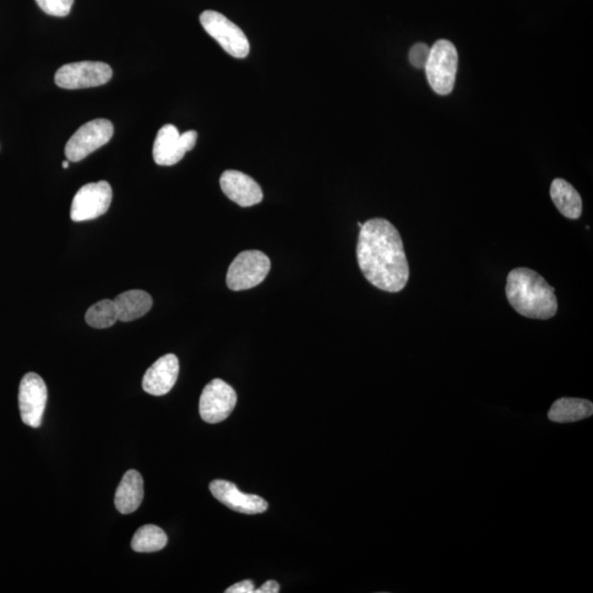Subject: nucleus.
<instances>
[{
  "label": "nucleus",
  "mask_w": 593,
  "mask_h": 593,
  "mask_svg": "<svg viewBox=\"0 0 593 593\" xmlns=\"http://www.w3.org/2000/svg\"><path fill=\"white\" fill-rule=\"evenodd\" d=\"M365 279L380 291L399 292L410 277L404 242L393 223L375 217L363 223L356 249Z\"/></svg>",
  "instance_id": "nucleus-1"
},
{
  "label": "nucleus",
  "mask_w": 593,
  "mask_h": 593,
  "mask_svg": "<svg viewBox=\"0 0 593 593\" xmlns=\"http://www.w3.org/2000/svg\"><path fill=\"white\" fill-rule=\"evenodd\" d=\"M505 293L511 306L524 317L548 320L557 313L554 288L535 270L524 268L511 270Z\"/></svg>",
  "instance_id": "nucleus-2"
},
{
  "label": "nucleus",
  "mask_w": 593,
  "mask_h": 593,
  "mask_svg": "<svg viewBox=\"0 0 593 593\" xmlns=\"http://www.w3.org/2000/svg\"><path fill=\"white\" fill-rule=\"evenodd\" d=\"M424 69L434 92L440 96L450 95L459 69V53L453 43L443 39L435 42Z\"/></svg>",
  "instance_id": "nucleus-3"
},
{
  "label": "nucleus",
  "mask_w": 593,
  "mask_h": 593,
  "mask_svg": "<svg viewBox=\"0 0 593 593\" xmlns=\"http://www.w3.org/2000/svg\"><path fill=\"white\" fill-rule=\"evenodd\" d=\"M270 270V259L259 251H244L234 259L227 274V285L233 291L251 290L262 284Z\"/></svg>",
  "instance_id": "nucleus-4"
},
{
  "label": "nucleus",
  "mask_w": 593,
  "mask_h": 593,
  "mask_svg": "<svg viewBox=\"0 0 593 593\" xmlns=\"http://www.w3.org/2000/svg\"><path fill=\"white\" fill-rule=\"evenodd\" d=\"M200 23L206 34L214 37L231 57L244 58L249 56V42L247 36L226 16L214 10H206L200 16Z\"/></svg>",
  "instance_id": "nucleus-5"
},
{
  "label": "nucleus",
  "mask_w": 593,
  "mask_h": 593,
  "mask_svg": "<svg viewBox=\"0 0 593 593\" xmlns=\"http://www.w3.org/2000/svg\"><path fill=\"white\" fill-rule=\"evenodd\" d=\"M112 78V69L102 62H76L63 65L56 74V84L64 90L90 89L105 85Z\"/></svg>",
  "instance_id": "nucleus-6"
},
{
  "label": "nucleus",
  "mask_w": 593,
  "mask_h": 593,
  "mask_svg": "<svg viewBox=\"0 0 593 593\" xmlns=\"http://www.w3.org/2000/svg\"><path fill=\"white\" fill-rule=\"evenodd\" d=\"M113 135V124L107 119H96L81 126L65 146L69 162H79L107 144Z\"/></svg>",
  "instance_id": "nucleus-7"
},
{
  "label": "nucleus",
  "mask_w": 593,
  "mask_h": 593,
  "mask_svg": "<svg viewBox=\"0 0 593 593\" xmlns=\"http://www.w3.org/2000/svg\"><path fill=\"white\" fill-rule=\"evenodd\" d=\"M198 133L190 130L183 134L173 124H166L157 132L154 145V159L157 165L172 166L184 159L195 148Z\"/></svg>",
  "instance_id": "nucleus-8"
},
{
  "label": "nucleus",
  "mask_w": 593,
  "mask_h": 593,
  "mask_svg": "<svg viewBox=\"0 0 593 593\" xmlns=\"http://www.w3.org/2000/svg\"><path fill=\"white\" fill-rule=\"evenodd\" d=\"M112 189L105 181L90 183L74 196L70 206V219L83 222L97 219L105 215L111 205Z\"/></svg>",
  "instance_id": "nucleus-9"
},
{
  "label": "nucleus",
  "mask_w": 593,
  "mask_h": 593,
  "mask_svg": "<svg viewBox=\"0 0 593 593\" xmlns=\"http://www.w3.org/2000/svg\"><path fill=\"white\" fill-rule=\"evenodd\" d=\"M237 402L236 390L223 380L216 378L206 386L200 396V416L206 423H220L230 417Z\"/></svg>",
  "instance_id": "nucleus-10"
},
{
  "label": "nucleus",
  "mask_w": 593,
  "mask_h": 593,
  "mask_svg": "<svg viewBox=\"0 0 593 593\" xmlns=\"http://www.w3.org/2000/svg\"><path fill=\"white\" fill-rule=\"evenodd\" d=\"M47 401L48 389L45 380L36 373L25 375L19 387L21 420L31 428H40Z\"/></svg>",
  "instance_id": "nucleus-11"
},
{
  "label": "nucleus",
  "mask_w": 593,
  "mask_h": 593,
  "mask_svg": "<svg viewBox=\"0 0 593 593\" xmlns=\"http://www.w3.org/2000/svg\"><path fill=\"white\" fill-rule=\"evenodd\" d=\"M212 496L237 513L244 514H264L269 503L263 498L238 491L234 483L227 481H214L209 486Z\"/></svg>",
  "instance_id": "nucleus-12"
},
{
  "label": "nucleus",
  "mask_w": 593,
  "mask_h": 593,
  "mask_svg": "<svg viewBox=\"0 0 593 593\" xmlns=\"http://www.w3.org/2000/svg\"><path fill=\"white\" fill-rule=\"evenodd\" d=\"M222 192L241 206H252L263 200V190L252 177L238 171H226L220 178Z\"/></svg>",
  "instance_id": "nucleus-13"
},
{
  "label": "nucleus",
  "mask_w": 593,
  "mask_h": 593,
  "mask_svg": "<svg viewBox=\"0 0 593 593\" xmlns=\"http://www.w3.org/2000/svg\"><path fill=\"white\" fill-rule=\"evenodd\" d=\"M179 374L176 355L167 354L157 360L145 373L143 387L152 396H164L175 386Z\"/></svg>",
  "instance_id": "nucleus-14"
},
{
  "label": "nucleus",
  "mask_w": 593,
  "mask_h": 593,
  "mask_svg": "<svg viewBox=\"0 0 593 593\" xmlns=\"http://www.w3.org/2000/svg\"><path fill=\"white\" fill-rule=\"evenodd\" d=\"M144 482L140 472L134 470L124 473L122 481L119 483L114 497V504L119 513L122 514H133L143 502Z\"/></svg>",
  "instance_id": "nucleus-15"
},
{
  "label": "nucleus",
  "mask_w": 593,
  "mask_h": 593,
  "mask_svg": "<svg viewBox=\"0 0 593 593\" xmlns=\"http://www.w3.org/2000/svg\"><path fill=\"white\" fill-rule=\"evenodd\" d=\"M118 312V319L122 323L143 318L154 306V299L144 291H128L113 299Z\"/></svg>",
  "instance_id": "nucleus-16"
},
{
  "label": "nucleus",
  "mask_w": 593,
  "mask_h": 593,
  "mask_svg": "<svg viewBox=\"0 0 593 593\" xmlns=\"http://www.w3.org/2000/svg\"><path fill=\"white\" fill-rule=\"evenodd\" d=\"M551 198L565 217L577 220L582 215V199L573 185L563 178L554 179L551 185Z\"/></svg>",
  "instance_id": "nucleus-17"
},
{
  "label": "nucleus",
  "mask_w": 593,
  "mask_h": 593,
  "mask_svg": "<svg viewBox=\"0 0 593 593\" xmlns=\"http://www.w3.org/2000/svg\"><path fill=\"white\" fill-rule=\"evenodd\" d=\"M593 415L592 402L580 398H560L554 402L548 412V418L556 423H571Z\"/></svg>",
  "instance_id": "nucleus-18"
},
{
  "label": "nucleus",
  "mask_w": 593,
  "mask_h": 593,
  "mask_svg": "<svg viewBox=\"0 0 593 593\" xmlns=\"http://www.w3.org/2000/svg\"><path fill=\"white\" fill-rule=\"evenodd\" d=\"M167 535L161 527L156 525H144L135 532L132 541V547L137 553H154L162 551L166 546Z\"/></svg>",
  "instance_id": "nucleus-19"
},
{
  "label": "nucleus",
  "mask_w": 593,
  "mask_h": 593,
  "mask_svg": "<svg viewBox=\"0 0 593 593\" xmlns=\"http://www.w3.org/2000/svg\"><path fill=\"white\" fill-rule=\"evenodd\" d=\"M87 324L95 329L111 328L119 321L116 304L111 299L98 302L87 310L85 314Z\"/></svg>",
  "instance_id": "nucleus-20"
},
{
  "label": "nucleus",
  "mask_w": 593,
  "mask_h": 593,
  "mask_svg": "<svg viewBox=\"0 0 593 593\" xmlns=\"http://www.w3.org/2000/svg\"><path fill=\"white\" fill-rule=\"evenodd\" d=\"M37 6L48 15L65 17L72 9L74 0H36Z\"/></svg>",
  "instance_id": "nucleus-21"
},
{
  "label": "nucleus",
  "mask_w": 593,
  "mask_h": 593,
  "mask_svg": "<svg viewBox=\"0 0 593 593\" xmlns=\"http://www.w3.org/2000/svg\"><path fill=\"white\" fill-rule=\"evenodd\" d=\"M431 48L426 43H417L411 48L409 53L410 63L416 69H424L428 63Z\"/></svg>",
  "instance_id": "nucleus-22"
},
{
  "label": "nucleus",
  "mask_w": 593,
  "mask_h": 593,
  "mask_svg": "<svg viewBox=\"0 0 593 593\" xmlns=\"http://www.w3.org/2000/svg\"><path fill=\"white\" fill-rule=\"evenodd\" d=\"M255 586L252 580H243L238 584L228 587L226 593H254Z\"/></svg>",
  "instance_id": "nucleus-23"
},
{
  "label": "nucleus",
  "mask_w": 593,
  "mask_h": 593,
  "mask_svg": "<svg viewBox=\"0 0 593 593\" xmlns=\"http://www.w3.org/2000/svg\"><path fill=\"white\" fill-rule=\"evenodd\" d=\"M280 591L281 587L279 582L269 580L263 586H260L259 589H255L254 593H279Z\"/></svg>",
  "instance_id": "nucleus-24"
},
{
  "label": "nucleus",
  "mask_w": 593,
  "mask_h": 593,
  "mask_svg": "<svg viewBox=\"0 0 593 593\" xmlns=\"http://www.w3.org/2000/svg\"><path fill=\"white\" fill-rule=\"evenodd\" d=\"M62 166H63V168H69V161H64Z\"/></svg>",
  "instance_id": "nucleus-25"
}]
</instances>
